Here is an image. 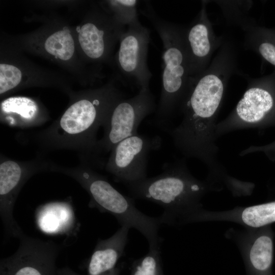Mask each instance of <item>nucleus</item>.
Listing matches in <instances>:
<instances>
[{
    "instance_id": "9b49d317",
    "label": "nucleus",
    "mask_w": 275,
    "mask_h": 275,
    "mask_svg": "<svg viewBox=\"0 0 275 275\" xmlns=\"http://www.w3.org/2000/svg\"><path fill=\"white\" fill-rule=\"evenodd\" d=\"M149 30L139 22L127 27L120 39L116 60L124 77L140 88H149L152 76L147 65Z\"/></svg>"
},
{
    "instance_id": "6e6552de",
    "label": "nucleus",
    "mask_w": 275,
    "mask_h": 275,
    "mask_svg": "<svg viewBox=\"0 0 275 275\" xmlns=\"http://www.w3.org/2000/svg\"><path fill=\"white\" fill-rule=\"evenodd\" d=\"M161 138L138 133L118 143L111 151L104 169L123 183L147 178L149 153L161 147Z\"/></svg>"
},
{
    "instance_id": "dca6fc26",
    "label": "nucleus",
    "mask_w": 275,
    "mask_h": 275,
    "mask_svg": "<svg viewBox=\"0 0 275 275\" xmlns=\"http://www.w3.org/2000/svg\"><path fill=\"white\" fill-rule=\"evenodd\" d=\"M242 31L245 49L255 52L275 67V28L260 25L256 21Z\"/></svg>"
},
{
    "instance_id": "423d86ee",
    "label": "nucleus",
    "mask_w": 275,
    "mask_h": 275,
    "mask_svg": "<svg viewBox=\"0 0 275 275\" xmlns=\"http://www.w3.org/2000/svg\"><path fill=\"white\" fill-rule=\"evenodd\" d=\"M156 109L150 88H142L131 98H122L112 107L103 125L104 133L99 140L101 155L111 152L123 140L137 133L140 123Z\"/></svg>"
},
{
    "instance_id": "0eeeda50",
    "label": "nucleus",
    "mask_w": 275,
    "mask_h": 275,
    "mask_svg": "<svg viewBox=\"0 0 275 275\" xmlns=\"http://www.w3.org/2000/svg\"><path fill=\"white\" fill-rule=\"evenodd\" d=\"M53 164L40 156L29 161L1 158L0 214L7 236L19 238L24 233L13 213L16 199L23 186L34 175L51 172Z\"/></svg>"
},
{
    "instance_id": "412c9836",
    "label": "nucleus",
    "mask_w": 275,
    "mask_h": 275,
    "mask_svg": "<svg viewBox=\"0 0 275 275\" xmlns=\"http://www.w3.org/2000/svg\"><path fill=\"white\" fill-rule=\"evenodd\" d=\"M160 254V247L149 249L146 255L133 261L130 275H164Z\"/></svg>"
},
{
    "instance_id": "f03ea898",
    "label": "nucleus",
    "mask_w": 275,
    "mask_h": 275,
    "mask_svg": "<svg viewBox=\"0 0 275 275\" xmlns=\"http://www.w3.org/2000/svg\"><path fill=\"white\" fill-rule=\"evenodd\" d=\"M142 10L153 24L163 44L161 91L156 111L157 121L166 123L180 109L194 81L184 39V28L165 20L150 3Z\"/></svg>"
},
{
    "instance_id": "f257e3e1",
    "label": "nucleus",
    "mask_w": 275,
    "mask_h": 275,
    "mask_svg": "<svg viewBox=\"0 0 275 275\" xmlns=\"http://www.w3.org/2000/svg\"><path fill=\"white\" fill-rule=\"evenodd\" d=\"M124 98L112 87L93 92L72 103L54 123L35 133L33 140L43 151H76L82 163L104 168L97 132L114 105Z\"/></svg>"
},
{
    "instance_id": "4468645a",
    "label": "nucleus",
    "mask_w": 275,
    "mask_h": 275,
    "mask_svg": "<svg viewBox=\"0 0 275 275\" xmlns=\"http://www.w3.org/2000/svg\"><path fill=\"white\" fill-rule=\"evenodd\" d=\"M1 122L13 127L28 128L41 125L46 119L40 115L36 102L26 97L7 98L1 103Z\"/></svg>"
},
{
    "instance_id": "5701e85b",
    "label": "nucleus",
    "mask_w": 275,
    "mask_h": 275,
    "mask_svg": "<svg viewBox=\"0 0 275 275\" xmlns=\"http://www.w3.org/2000/svg\"><path fill=\"white\" fill-rule=\"evenodd\" d=\"M22 77L21 71L16 66L0 64V94H3L17 86Z\"/></svg>"
},
{
    "instance_id": "ddd939ff",
    "label": "nucleus",
    "mask_w": 275,
    "mask_h": 275,
    "mask_svg": "<svg viewBox=\"0 0 275 275\" xmlns=\"http://www.w3.org/2000/svg\"><path fill=\"white\" fill-rule=\"evenodd\" d=\"M126 28L119 22L107 29L95 22H87L79 30L78 40L80 47L89 58L100 60L105 56L110 41H120Z\"/></svg>"
},
{
    "instance_id": "7ed1b4c3",
    "label": "nucleus",
    "mask_w": 275,
    "mask_h": 275,
    "mask_svg": "<svg viewBox=\"0 0 275 275\" xmlns=\"http://www.w3.org/2000/svg\"><path fill=\"white\" fill-rule=\"evenodd\" d=\"M52 172L64 174L75 180L89 195V206L111 214L121 226L137 230L148 240L149 249L160 247L158 230L162 223L160 217H151L143 213L136 207L134 199L120 193L92 167L82 162L72 168L55 164Z\"/></svg>"
},
{
    "instance_id": "f3484780",
    "label": "nucleus",
    "mask_w": 275,
    "mask_h": 275,
    "mask_svg": "<svg viewBox=\"0 0 275 275\" xmlns=\"http://www.w3.org/2000/svg\"><path fill=\"white\" fill-rule=\"evenodd\" d=\"M273 242L269 230L263 231L253 243L248 258L251 275H272Z\"/></svg>"
},
{
    "instance_id": "20e7f679",
    "label": "nucleus",
    "mask_w": 275,
    "mask_h": 275,
    "mask_svg": "<svg viewBox=\"0 0 275 275\" xmlns=\"http://www.w3.org/2000/svg\"><path fill=\"white\" fill-rule=\"evenodd\" d=\"M185 158L166 164L160 174L124 183L130 197L161 206L162 224H171L181 210L196 206L205 192L207 184L190 174Z\"/></svg>"
},
{
    "instance_id": "b1692460",
    "label": "nucleus",
    "mask_w": 275,
    "mask_h": 275,
    "mask_svg": "<svg viewBox=\"0 0 275 275\" xmlns=\"http://www.w3.org/2000/svg\"><path fill=\"white\" fill-rule=\"evenodd\" d=\"M123 265L120 264L115 267L114 269L98 275H120ZM57 275H81L78 274L69 267H66L61 269H58L57 270Z\"/></svg>"
},
{
    "instance_id": "aec40b11",
    "label": "nucleus",
    "mask_w": 275,
    "mask_h": 275,
    "mask_svg": "<svg viewBox=\"0 0 275 275\" xmlns=\"http://www.w3.org/2000/svg\"><path fill=\"white\" fill-rule=\"evenodd\" d=\"M241 219L253 228L265 227L275 222V201L248 207L241 213Z\"/></svg>"
},
{
    "instance_id": "a211bd4d",
    "label": "nucleus",
    "mask_w": 275,
    "mask_h": 275,
    "mask_svg": "<svg viewBox=\"0 0 275 275\" xmlns=\"http://www.w3.org/2000/svg\"><path fill=\"white\" fill-rule=\"evenodd\" d=\"M215 3L221 8L227 22L236 24L242 30L256 21L248 13L252 1H216Z\"/></svg>"
},
{
    "instance_id": "f8f14e48",
    "label": "nucleus",
    "mask_w": 275,
    "mask_h": 275,
    "mask_svg": "<svg viewBox=\"0 0 275 275\" xmlns=\"http://www.w3.org/2000/svg\"><path fill=\"white\" fill-rule=\"evenodd\" d=\"M129 229L121 226L114 234L97 241L87 264L88 275H98L115 267L124 253Z\"/></svg>"
},
{
    "instance_id": "6ab92c4d",
    "label": "nucleus",
    "mask_w": 275,
    "mask_h": 275,
    "mask_svg": "<svg viewBox=\"0 0 275 275\" xmlns=\"http://www.w3.org/2000/svg\"><path fill=\"white\" fill-rule=\"evenodd\" d=\"M46 51L64 61L69 60L74 52V42L68 29L58 31L50 35L44 43Z\"/></svg>"
},
{
    "instance_id": "2eb2a0df",
    "label": "nucleus",
    "mask_w": 275,
    "mask_h": 275,
    "mask_svg": "<svg viewBox=\"0 0 275 275\" xmlns=\"http://www.w3.org/2000/svg\"><path fill=\"white\" fill-rule=\"evenodd\" d=\"M35 215L38 228L46 233H67L74 224L72 207L68 202L42 205L37 209Z\"/></svg>"
},
{
    "instance_id": "4be33fe9",
    "label": "nucleus",
    "mask_w": 275,
    "mask_h": 275,
    "mask_svg": "<svg viewBox=\"0 0 275 275\" xmlns=\"http://www.w3.org/2000/svg\"><path fill=\"white\" fill-rule=\"evenodd\" d=\"M115 13L114 18L122 25L127 27L140 22L137 13L136 0L109 1Z\"/></svg>"
},
{
    "instance_id": "1a4fd4ad",
    "label": "nucleus",
    "mask_w": 275,
    "mask_h": 275,
    "mask_svg": "<svg viewBox=\"0 0 275 275\" xmlns=\"http://www.w3.org/2000/svg\"><path fill=\"white\" fill-rule=\"evenodd\" d=\"M15 253L1 259L0 275H56V261L61 246L52 240L25 235L19 237Z\"/></svg>"
},
{
    "instance_id": "39448f33",
    "label": "nucleus",
    "mask_w": 275,
    "mask_h": 275,
    "mask_svg": "<svg viewBox=\"0 0 275 275\" xmlns=\"http://www.w3.org/2000/svg\"><path fill=\"white\" fill-rule=\"evenodd\" d=\"M241 75L248 81L246 90L233 111L217 123V138L238 130L260 127L275 120V69L258 78Z\"/></svg>"
},
{
    "instance_id": "9d476101",
    "label": "nucleus",
    "mask_w": 275,
    "mask_h": 275,
    "mask_svg": "<svg viewBox=\"0 0 275 275\" xmlns=\"http://www.w3.org/2000/svg\"><path fill=\"white\" fill-rule=\"evenodd\" d=\"M207 1L201 2L200 10L192 23L184 28L183 35L190 73L194 80L209 66L213 55L225 40L213 29L207 11Z\"/></svg>"
}]
</instances>
